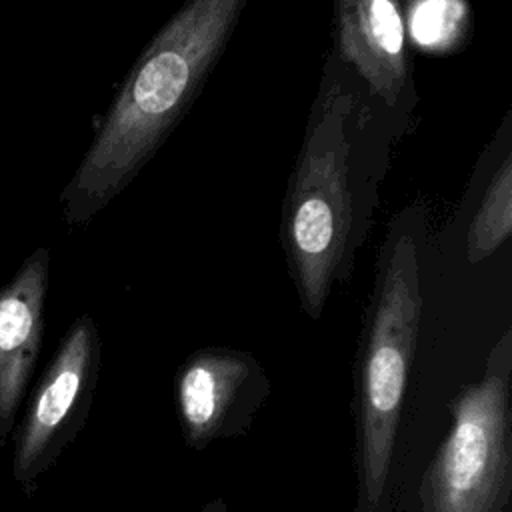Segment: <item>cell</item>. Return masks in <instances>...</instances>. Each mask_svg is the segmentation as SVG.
Returning a JSON list of instances; mask_svg holds the SVG:
<instances>
[{
  "mask_svg": "<svg viewBox=\"0 0 512 512\" xmlns=\"http://www.w3.org/2000/svg\"><path fill=\"white\" fill-rule=\"evenodd\" d=\"M388 134L356 82L328 54L304 142L288 180L282 244L302 310L318 320L330 290L348 278L370 224Z\"/></svg>",
  "mask_w": 512,
  "mask_h": 512,
  "instance_id": "1",
  "label": "cell"
},
{
  "mask_svg": "<svg viewBox=\"0 0 512 512\" xmlns=\"http://www.w3.org/2000/svg\"><path fill=\"white\" fill-rule=\"evenodd\" d=\"M246 0H188L130 68L60 194L64 220L86 224L144 168L222 56Z\"/></svg>",
  "mask_w": 512,
  "mask_h": 512,
  "instance_id": "2",
  "label": "cell"
},
{
  "mask_svg": "<svg viewBox=\"0 0 512 512\" xmlns=\"http://www.w3.org/2000/svg\"><path fill=\"white\" fill-rule=\"evenodd\" d=\"M422 232L424 210L410 204L392 216L380 248L354 364V512H390L392 456L422 312Z\"/></svg>",
  "mask_w": 512,
  "mask_h": 512,
  "instance_id": "3",
  "label": "cell"
},
{
  "mask_svg": "<svg viewBox=\"0 0 512 512\" xmlns=\"http://www.w3.org/2000/svg\"><path fill=\"white\" fill-rule=\"evenodd\" d=\"M512 330L450 404L452 422L420 482L422 512H502L512 488Z\"/></svg>",
  "mask_w": 512,
  "mask_h": 512,
  "instance_id": "4",
  "label": "cell"
},
{
  "mask_svg": "<svg viewBox=\"0 0 512 512\" xmlns=\"http://www.w3.org/2000/svg\"><path fill=\"white\" fill-rule=\"evenodd\" d=\"M334 58L388 138L402 136L418 104L402 0H334Z\"/></svg>",
  "mask_w": 512,
  "mask_h": 512,
  "instance_id": "5",
  "label": "cell"
},
{
  "mask_svg": "<svg viewBox=\"0 0 512 512\" xmlns=\"http://www.w3.org/2000/svg\"><path fill=\"white\" fill-rule=\"evenodd\" d=\"M270 390V380L252 354L216 346L196 350L174 376V404L184 442L204 450L244 434Z\"/></svg>",
  "mask_w": 512,
  "mask_h": 512,
  "instance_id": "6",
  "label": "cell"
},
{
  "mask_svg": "<svg viewBox=\"0 0 512 512\" xmlns=\"http://www.w3.org/2000/svg\"><path fill=\"white\" fill-rule=\"evenodd\" d=\"M100 338L90 316L68 328L24 418L16 440L14 474L30 482L80 422L98 374Z\"/></svg>",
  "mask_w": 512,
  "mask_h": 512,
  "instance_id": "7",
  "label": "cell"
},
{
  "mask_svg": "<svg viewBox=\"0 0 512 512\" xmlns=\"http://www.w3.org/2000/svg\"><path fill=\"white\" fill-rule=\"evenodd\" d=\"M48 268V248H36L0 288V436L12 426L42 346Z\"/></svg>",
  "mask_w": 512,
  "mask_h": 512,
  "instance_id": "8",
  "label": "cell"
},
{
  "mask_svg": "<svg viewBox=\"0 0 512 512\" xmlns=\"http://www.w3.org/2000/svg\"><path fill=\"white\" fill-rule=\"evenodd\" d=\"M512 230V156L494 172L468 228V260L480 262L496 252Z\"/></svg>",
  "mask_w": 512,
  "mask_h": 512,
  "instance_id": "9",
  "label": "cell"
},
{
  "mask_svg": "<svg viewBox=\"0 0 512 512\" xmlns=\"http://www.w3.org/2000/svg\"><path fill=\"white\" fill-rule=\"evenodd\" d=\"M196 512H228V508H226V502H224V498H212L210 502H206L200 510H196Z\"/></svg>",
  "mask_w": 512,
  "mask_h": 512,
  "instance_id": "10",
  "label": "cell"
}]
</instances>
